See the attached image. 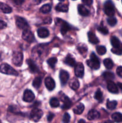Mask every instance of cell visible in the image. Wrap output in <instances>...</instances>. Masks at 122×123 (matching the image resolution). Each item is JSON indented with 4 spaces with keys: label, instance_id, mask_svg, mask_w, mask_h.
<instances>
[{
    "label": "cell",
    "instance_id": "6da1fadb",
    "mask_svg": "<svg viewBox=\"0 0 122 123\" xmlns=\"http://www.w3.org/2000/svg\"><path fill=\"white\" fill-rule=\"evenodd\" d=\"M111 45L113 48L111 49V52L116 55H122V43L116 37H112L111 38Z\"/></svg>",
    "mask_w": 122,
    "mask_h": 123
},
{
    "label": "cell",
    "instance_id": "7a4b0ae2",
    "mask_svg": "<svg viewBox=\"0 0 122 123\" xmlns=\"http://www.w3.org/2000/svg\"><path fill=\"white\" fill-rule=\"evenodd\" d=\"M87 64L90 68L94 70H98L100 67V61L94 53H92L90 55V59L87 61Z\"/></svg>",
    "mask_w": 122,
    "mask_h": 123
},
{
    "label": "cell",
    "instance_id": "3957f363",
    "mask_svg": "<svg viewBox=\"0 0 122 123\" xmlns=\"http://www.w3.org/2000/svg\"><path fill=\"white\" fill-rule=\"evenodd\" d=\"M0 72L4 74H9V75L17 76L18 73L15 69L11 67L7 64L4 63L0 66Z\"/></svg>",
    "mask_w": 122,
    "mask_h": 123
},
{
    "label": "cell",
    "instance_id": "277c9868",
    "mask_svg": "<svg viewBox=\"0 0 122 123\" xmlns=\"http://www.w3.org/2000/svg\"><path fill=\"white\" fill-rule=\"evenodd\" d=\"M104 12L109 17H113L115 14V8L111 0H108L104 4Z\"/></svg>",
    "mask_w": 122,
    "mask_h": 123
},
{
    "label": "cell",
    "instance_id": "5b68a950",
    "mask_svg": "<svg viewBox=\"0 0 122 123\" xmlns=\"http://www.w3.org/2000/svg\"><path fill=\"white\" fill-rule=\"evenodd\" d=\"M43 115V112L41 109L35 108L32 109L30 114V118L35 122H37L40 120Z\"/></svg>",
    "mask_w": 122,
    "mask_h": 123
},
{
    "label": "cell",
    "instance_id": "8992f818",
    "mask_svg": "<svg viewBox=\"0 0 122 123\" xmlns=\"http://www.w3.org/2000/svg\"><path fill=\"white\" fill-rule=\"evenodd\" d=\"M56 23L61 26V32L62 35H65L68 31L70 30V26L68 25V23H67L64 20H62L59 18H57L56 19Z\"/></svg>",
    "mask_w": 122,
    "mask_h": 123
},
{
    "label": "cell",
    "instance_id": "52a82bcc",
    "mask_svg": "<svg viewBox=\"0 0 122 123\" xmlns=\"http://www.w3.org/2000/svg\"><path fill=\"white\" fill-rule=\"evenodd\" d=\"M23 54L21 52H14L13 54V59H12V61L13 63L14 64L15 66L20 67L22 66L23 62Z\"/></svg>",
    "mask_w": 122,
    "mask_h": 123
},
{
    "label": "cell",
    "instance_id": "ba28073f",
    "mask_svg": "<svg viewBox=\"0 0 122 123\" xmlns=\"http://www.w3.org/2000/svg\"><path fill=\"white\" fill-rule=\"evenodd\" d=\"M22 38L24 40L29 42V43H32L35 40V37L32 32L30 30L26 29L23 31L22 33Z\"/></svg>",
    "mask_w": 122,
    "mask_h": 123
},
{
    "label": "cell",
    "instance_id": "9c48e42d",
    "mask_svg": "<svg viewBox=\"0 0 122 123\" xmlns=\"http://www.w3.org/2000/svg\"><path fill=\"white\" fill-rule=\"evenodd\" d=\"M16 24L17 26L20 29H25L28 27V24L24 18L21 17H17L16 19Z\"/></svg>",
    "mask_w": 122,
    "mask_h": 123
},
{
    "label": "cell",
    "instance_id": "30bf717a",
    "mask_svg": "<svg viewBox=\"0 0 122 123\" xmlns=\"http://www.w3.org/2000/svg\"><path fill=\"white\" fill-rule=\"evenodd\" d=\"M35 95L30 90H26L24 92L23 99L26 102H31L34 100Z\"/></svg>",
    "mask_w": 122,
    "mask_h": 123
},
{
    "label": "cell",
    "instance_id": "8fae6325",
    "mask_svg": "<svg viewBox=\"0 0 122 123\" xmlns=\"http://www.w3.org/2000/svg\"><path fill=\"white\" fill-rule=\"evenodd\" d=\"M75 74L78 78H83L84 76V66L81 62H78L75 65Z\"/></svg>",
    "mask_w": 122,
    "mask_h": 123
},
{
    "label": "cell",
    "instance_id": "7c38bea8",
    "mask_svg": "<svg viewBox=\"0 0 122 123\" xmlns=\"http://www.w3.org/2000/svg\"><path fill=\"white\" fill-rule=\"evenodd\" d=\"M59 77L60 79H61V84L63 86V85H65L67 84V81H68V79H69V73H68L67 71L62 70H61V72H60Z\"/></svg>",
    "mask_w": 122,
    "mask_h": 123
},
{
    "label": "cell",
    "instance_id": "4fadbf2b",
    "mask_svg": "<svg viewBox=\"0 0 122 123\" xmlns=\"http://www.w3.org/2000/svg\"><path fill=\"white\" fill-rule=\"evenodd\" d=\"M45 85L49 91H51L55 88V82L51 77H47L45 79Z\"/></svg>",
    "mask_w": 122,
    "mask_h": 123
},
{
    "label": "cell",
    "instance_id": "5bb4252c",
    "mask_svg": "<svg viewBox=\"0 0 122 123\" xmlns=\"http://www.w3.org/2000/svg\"><path fill=\"white\" fill-rule=\"evenodd\" d=\"M107 89L110 92L114 94H117L118 93V90L117 88V85H116L114 82H112V80H110V81H108L107 82Z\"/></svg>",
    "mask_w": 122,
    "mask_h": 123
},
{
    "label": "cell",
    "instance_id": "9a60e30c",
    "mask_svg": "<svg viewBox=\"0 0 122 123\" xmlns=\"http://www.w3.org/2000/svg\"><path fill=\"white\" fill-rule=\"evenodd\" d=\"M100 117V114L98 111L94 109L90 111L87 114V118L89 120H96Z\"/></svg>",
    "mask_w": 122,
    "mask_h": 123
},
{
    "label": "cell",
    "instance_id": "2e32d148",
    "mask_svg": "<svg viewBox=\"0 0 122 123\" xmlns=\"http://www.w3.org/2000/svg\"><path fill=\"white\" fill-rule=\"evenodd\" d=\"M61 99H62V102H63V106H62L63 109H67L71 108L72 105V102L71 100L69 98V97L66 96H64L61 98Z\"/></svg>",
    "mask_w": 122,
    "mask_h": 123
},
{
    "label": "cell",
    "instance_id": "e0dca14e",
    "mask_svg": "<svg viewBox=\"0 0 122 123\" xmlns=\"http://www.w3.org/2000/svg\"><path fill=\"white\" fill-rule=\"evenodd\" d=\"M38 36L40 38H46L49 36V31L45 28H40L37 31Z\"/></svg>",
    "mask_w": 122,
    "mask_h": 123
},
{
    "label": "cell",
    "instance_id": "ac0fdd59",
    "mask_svg": "<svg viewBox=\"0 0 122 123\" xmlns=\"http://www.w3.org/2000/svg\"><path fill=\"white\" fill-rule=\"evenodd\" d=\"M64 62L65 63L67 64L69 66H71V67H74V66H75V59H74V58L72 57V56L71 55H70V54L67 55L65 59Z\"/></svg>",
    "mask_w": 122,
    "mask_h": 123
},
{
    "label": "cell",
    "instance_id": "d6986e66",
    "mask_svg": "<svg viewBox=\"0 0 122 123\" xmlns=\"http://www.w3.org/2000/svg\"><path fill=\"white\" fill-rule=\"evenodd\" d=\"M87 36H88L89 41L92 44H97L98 43H99V39L96 36V35L92 31H90V32H88Z\"/></svg>",
    "mask_w": 122,
    "mask_h": 123
},
{
    "label": "cell",
    "instance_id": "ffe728a7",
    "mask_svg": "<svg viewBox=\"0 0 122 123\" xmlns=\"http://www.w3.org/2000/svg\"><path fill=\"white\" fill-rule=\"evenodd\" d=\"M78 12L80 15L83 16H87L89 14V11L83 6V5H78Z\"/></svg>",
    "mask_w": 122,
    "mask_h": 123
},
{
    "label": "cell",
    "instance_id": "44dd1931",
    "mask_svg": "<svg viewBox=\"0 0 122 123\" xmlns=\"http://www.w3.org/2000/svg\"><path fill=\"white\" fill-rule=\"evenodd\" d=\"M27 63L29 66V68L30 71L32 73H36V72H38V68L37 66V65L34 63L32 60H27Z\"/></svg>",
    "mask_w": 122,
    "mask_h": 123
},
{
    "label": "cell",
    "instance_id": "7402d4cb",
    "mask_svg": "<svg viewBox=\"0 0 122 123\" xmlns=\"http://www.w3.org/2000/svg\"><path fill=\"white\" fill-rule=\"evenodd\" d=\"M0 10L5 13H10L12 12V8L3 2H0Z\"/></svg>",
    "mask_w": 122,
    "mask_h": 123
},
{
    "label": "cell",
    "instance_id": "603a6c76",
    "mask_svg": "<svg viewBox=\"0 0 122 123\" xmlns=\"http://www.w3.org/2000/svg\"><path fill=\"white\" fill-rule=\"evenodd\" d=\"M56 10L58 12H67L68 10V6L63 3H59L56 6Z\"/></svg>",
    "mask_w": 122,
    "mask_h": 123
},
{
    "label": "cell",
    "instance_id": "cb8c5ba5",
    "mask_svg": "<svg viewBox=\"0 0 122 123\" xmlns=\"http://www.w3.org/2000/svg\"><path fill=\"white\" fill-rule=\"evenodd\" d=\"M79 86H80V84H79L78 80L75 78H73L69 83V86L71 88L74 90H77L79 88Z\"/></svg>",
    "mask_w": 122,
    "mask_h": 123
},
{
    "label": "cell",
    "instance_id": "d4e9b609",
    "mask_svg": "<svg viewBox=\"0 0 122 123\" xmlns=\"http://www.w3.org/2000/svg\"><path fill=\"white\" fill-rule=\"evenodd\" d=\"M84 106L83 104L79 103L74 109V112L78 115H80V114H82L83 112L84 111Z\"/></svg>",
    "mask_w": 122,
    "mask_h": 123
},
{
    "label": "cell",
    "instance_id": "484cf974",
    "mask_svg": "<svg viewBox=\"0 0 122 123\" xmlns=\"http://www.w3.org/2000/svg\"><path fill=\"white\" fill-rule=\"evenodd\" d=\"M112 119L116 123L122 122V114L119 112L114 113L111 116Z\"/></svg>",
    "mask_w": 122,
    "mask_h": 123
},
{
    "label": "cell",
    "instance_id": "4316f807",
    "mask_svg": "<svg viewBox=\"0 0 122 123\" xmlns=\"http://www.w3.org/2000/svg\"><path fill=\"white\" fill-rule=\"evenodd\" d=\"M77 50L81 55H86L87 52V48L84 44H79L77 46Z\"/></svg>",
    "mask_w": 122,
    "mask_h": 123
},
{
    "label": "cell",
    "instance_id": "83f0119b",
    "mask_svg": "<svg viewBox=\"0 0 122 123\" xmlns=\"http://www.w3.org/2000/svg\"><path fill=\"white\" fill-rule=\"evenodd\" d=\"M103 77H104V79L106 80H112V79L114 78V73H112V72H104L102 74Z\"/></svg>",
    "mask_w": 122,
    "mask_h": 123
},
{
    "label": "cell",
    "instance_id": "f1b7e54d",
    "mask_svg": "<svg viewBox=\"0 0 122 123\" xmlns=\"http://www.w3.org/2000/svg\"><path fill=\"white\" fill-rule=\"evenodd\" d=\"M104 64L107 69H111L114 66L113 62L110 58H106L104 61Z\"/></svg>",
    "mask_w": 122,
    "mask_h": 123
},
{
    "label": "cell",
    "instance_id": "f546056e",
    "mask_svg": "<svg viewBox=\"0 0 122 123\" xmlns=\"http://www.w3.org/2000/svg\"><path fill=\"white\" fill-rule=\"evenodd\" d=\"M117 105V102L116 101H110L108 100L107 103H106V107L108 109L110 110H113L116 108Z\"/></svg>",
    "mask_w": 122,
    "mask_h": 123
},
{
    "label": "cell",
    "instance_id": "4dcf8cb0",
    "mask_svg": "<svg viewBox=\"0 0 122 123\" xmlns=\"http://www.w3.org/2000/svg\"><path fill=\"white\" fill-rule=\"evenodd\" d=\"M42 80L40 78H36L35 79L33 80V83H32V85L35 88H39L40 87L41 85Z\"/></svg>",
    "mask_w": 122,
    "mask_h": 123
},
{
    "label": "cell",
    "instance_id": "1f68e13d",
    "mask_svg": "<svg viewBox=\"0 0 122 123\" xmlns=\"http://www.w3.org/2000/svg\"><path fill=\"white\" fill-rule=\"evenodd\" d=\"M50 10H51V6L49 4L44 5L40 8V12L43 13H47L50 12Z\"/></svg>",
    "mask_w": 122,
    "mask_h": 123
},
{
    "label": "cell",
    "instance_id": "d6a6232c",
    "mask_svg": "<svg viewBox=\"0 0 122 123\" xmlns=\"http://www.w3.org/2000/svg\"><path fill=\"white\" fill-rule=\"evenodd\" d=\"M50 105L52 108H57L59 106V101L57 98L53 97L50 100Z\"/></svg>",
    "mask_w": 122,
    "mask_h": 123
},
{
    "label": "cell",
    "instance_id": "836d02e7",
    "mask_svg": "<svg viewBox=\"0 0 122 123\" xmlns=\"http://www.w3.org/2000/svg\"><path fill=\"white\" fill-rule=\"evenodd\" d=\"M96 51L98 53V54H99L100 55H103L106 53V49L105 46H98L96 48Z\"/></svg>",
    "mask_w": 122,
    "mask_h": 123
},
{
    "label": "cell",
    "instance_id": "e575fe53",
    "mask_svg": "<svg viewBox=\"0 0 122 123\" xmlns=\"http://www.w3.org/2000/svg\"><path fill=\"white\" fill-rule=\"evenodd\" d=\"M57 60L56 58L52 57V58H49V60H47V63L50 67L53 68V67H55V64H56V62H57Z\"/></svg>",
    "mask_w": 122,
    "mask_h": 123
},
{
    "label": "cell",
    "instance_id": "d590c367",
    "mask_svg": "<svg viewBox=\"0 0 122 123\" xmlns=\"http://www.w3.org/2000/svg\"><path fill=\"white\" fill-rule=\"evenodd\" d=\"M117 19L114 17H110L108 19H107V22L110 26H114L116 25L117 24Z\"/></svg>",
    "mask_w": 122,
    "mask_h": 123
},
{
    "label": "cell",
    "instance_id": "8d00e7d4",
    "mask_svg": "<svg viewBox=\"0 0 122 123\" xmlns=\"http://www.w3.org/2000/svg\"><path fill=\"white\" fill-rule=\"evenodd\" d=\"M103 98V94L102 91L100 90H98L96 92L95 94H94V98L96 99L97 100L100 101L102 100Z\"/></svg>",
    "mask_w": 122,
    "mask_h": 123
},
{
    "label": "cell",
    "instance_id": "74e56055",
    "mask_svg": "<svg viewBox=\"0 0 122 123\" xmlns=\"http://www.w3.org/2000/svg\"><path fill=\"white\" fill-rule=\"evenodd\" d=\"M98 30L99 32H101L103 34H107L108 33V30L106 28V26H104L103 25H100V26L98 28Z\"/></svg>",
    "mask_w": 122,
    "mask_h": 123
},
{
    "label": "cell",
    "instance_id": "f35d334b",
    "mask_svg": "<svg viewBox=\"0 0 122 123\" xmlns=\"http://www.w3.org/2000/svg\"><path fill=\"white\" fill-rule=\"evenodd\" d=\"M69 121H70V116L68 113H65L63 117L62 121L63 123H69Z\"/></svg>",
    "mask_w": 122,
    "mask_h": 123
},
{
    "label": "cell",
    "instance_id": "ab89813d",
    "mask_svg": "<svg viewBox=\"0 0 122 123\" xmlns=\"http://www.w3.org/2000/svg\"><path fill=\"white\" fill-rule=\"evenodd\" d=\"M117 74L119 76L120 78H122V66H119L117 68Z\"/></svg>",
    "mask_w": 122,
    "mask_h": 123
},
{
    "label": "cell",
    "instance_id": "60d3db41",
    "mask_svg": "<svg viewBox=\"0 0 122 123\" xmlns=\"http://www.w3.org/2000/svg\"><path fill=\"white\" fill-rule=\"evenodd\" d=\"M7 26V24L3 20H0V30L5 28Z\"/></svg>",
    "mask_w": 122,
    "mask_h": 123
},
{
    "label": "cell",
    "instance_id": "b9f144b4",
    "mask_svg": "<svg viewBox=\"0 0 122 123\" xmlns=\"http://www.w3.org/2000/svg\"><path fill=\"white\" fill-rule=\"evenodd\" d=\"M82 2L87 6H90L93 3V0H82Z\"/></svg>",
    "mask_w": 122,
    "mask_h": 123
},
{
    "label": "cell",
    "instance_id": "7bdbcfd3",
    "mask_svg": "<svg viewBox=\"0 0 122 123\" xmlns=\"http://www.w3.org/2000/svg\"><path fill=\"white\" fill-rule=\"evenodd\" d=\"M44 22L47 24H50V23L51 22V19L50 18H49V17H48V18H45V19H44Z\"/></svg>",
    "mask_w": 122,
    "mask_h": 123
},
{
    "label": "cell",
    "instance_id": "ee69618b",
    "mask_svg": "<svg viewBox=\"0 0 122 123\" xmlns=\"http://www.w3.org/2000/svg\"><path fill=\"white\" fill-rule=\"evenodd\" d=\"M14 2V3L17 5H21L23 2H24V1L25 0H13Z\"/></svg>",
    "mask_w": 122,
    "mask_h": 123
},
{
    "label": "cell",
    "instance_id": "f6af8a7d",
    "mask_svg": "<svg viewBox=\"0 0 122 123\" xmlns=\"http://www.w3.org/2000/svg\"><path fill=\"white\" fill-rule=\"evenodd\" d=\"M54 116H55V115H54L53 114H51V113H50V114H49V115H48V117H47L48 121H49V122H50V121L53 120Z\"/></svg>",
    "mask_w": 122,
    "mask_h": 123
},
{
    "label": "cell",
    "instance_id": "bcb514c9",
    "mask_svg": "<svg viewBox=\"0 0 122 123\" xmlns=\"http://www.w3.org/2000/svg\"><path fill=\"white\" fill-rule=\"evenodd\" d=\"M117 85H118V87H119L121 89V90H122V83L118 82V84H117Z\"/></svg>",
    "mask_w": 122,
    "mask_h": 123
},
{
    "label": "cell",
    "instance_id": "7dc6e473",
    "mask_svg": "<svg viewBox=\"0 0 122 123\" xmlns=\"http://www.w3.org/2000/svg\"><path fill=\"white\" fill-rule=\"evenodd\" d=\"M78 123H86V122H85L84 120H83V119H81V120H79L78 122Z\"/></svg>",
    "mask_w": 122,
    "mask_h": 123
},
{
    "label": "cell",
    "instance_id": "c3c4849f",
    "mask_svg": "<svg viewBox=\"0 0 122 123\" xmlns=\"http://www.w3.org/2000/svg\"><path fill=\"white\" fill-rule=\"evenodd\" d=\"M105 123H113L111 121H106Z\"/></svg>",
    "mask_w": 122,
    "mask_h": 123
},
{
    "label": "cell",
    "instance_id": "681fc988",
    "mask_svg": "<svg viewBox=\"0 0 122 123\" xmlns=\"http://www.w3.org/2000/svg\"><path fill=\"white\" fill-rule=\"evenodd\" d=\"M60 1H65V0H59Z\"/></svg>",
    "mask_w": 122,
    "mask_h": 123
},
{
    "label": "cell",
    "instance_id": "f907efd6",
    "mask_svg": "<svg viewBox=\"0 0 122 123\" xmlns=\"http://www.w3.org/2000/svg\"><path fill=\"white\" fill-rule=\"evenodd\" d=\"M0 123H1V120H0Z\"/></svg>",
    "mask_w": 122,
    "mask_h": 123
},
{
    "label": "cell",
    "instance_id": "816d5d0a",
    "mask_svg": "<svg viewBox=\"0 0 122 123\" xmlns=\"http://www.w3.org/2000/svg\"><path fill=\"white\" fill-rule=\"evenodd\" d=\"M74 1H75V0H74Z\"/></svg>",
    "mask_w": 122,
    "mask_h": 123
},
{
    "label": "cell",
    "instance_id": "f5cc1de1",
    "mask_svg": "<svg viewBox=\"0 0 122 123\" xmlns=\"http://www.w3.org/2000/svg\"></svg>",
    "mask_w": 122,
    "mask_h": 123
},
{
    "label": "cell",
    "instance_id": "db71d44e",
    "mask_svg": "<svg viewBox=\"0 0 122 123\" xmlns=\"http://www.w3.org/2000/svg\"><path fill=\"white\" fill-rule=\"evenodd\" d=\"M40 1H41V0H40Z\"/></svg>",
    "mask_w": 122,
    "mask_h": 123
}]
</instances>
